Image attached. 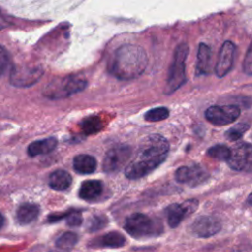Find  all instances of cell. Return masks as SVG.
<instances>
[{
  "instance_id": "obj_1",
  "label": "cell",
  "mask_w": 252,
  "mask_h": 252,
  "mask_svg": "<svg viewBox=\"0 0 252 252\" xmlns=\"http://www.w3.org/2000/svg\"><path fill=\"white\" fill-rule=\"evenodd\" d=\"M168 152L169 144L163 136L148 135L141 141L134 159L126 166L125 175L129 179H138L148 175L164 161Z\"/></svg>"
},
{
  "instance_id": "obj_2",
  "label": "cell",
  "mask_w": 252,
  "mask_h": 252,
  "mask_svg": "<svg viewBox=\"0 0 252 252\" xmlns=\"http://www.w3.org/2000/svg\"><path fill=\"white\" fill-rule=\"evenodd\" d=\"M148 65V56L137 44H123L118 47L109 61V73L119 80H133L140 77Z\"/></svg>"
},
{
  "instance_id": "obj_3",
  "label": "cell",
  "mask_w": 252,
  "mask_h": 252,
  "mask_svg": "<svg viewBox=\"0 0 252 252\" xmlns=\"http://www.w3.org/2000/svg\"><path fill=\"white\" fill-rule=\"evenodd\" d=\"M74 0H0V7L18 17L29 19L55 18Z\"/></svg>"
},
{
  "instance_id": "obj_4",
  "label": "cell",
  "mask_w": 252,
  "mask_h": 252,
  "mask_svg": "<svg viewBox=\"0 0 252 252\" xmlns=\"http://www.w3.org/2000/svg\"><path fill=\"white\" fill-rule=\"evenodd\" d=\"M124 228L132 237L137 239L152 238L163 232V225L158 219L142 213H134L125 220Z\"/></svg>"
},
{
  "instance_id": "obj_5",
  "label": "cell",
  "mask_w": 252,
  "mask_h": 252,
  "mask_svg": "<svg viewBox=\"0 0 252 252\" xmlns=\"http://www.w3.org/2000/svg\"><path fill=\"white\" fill-rule=\"evenodd\" d=\"M189 52V47L186 43H180L175 48L171 65L168 70L164 93L170 94L179 89L186 81L185 76V61Z\"/></svg>"
},
{
  "instance_id": "obj_6",
  "label": "cell",
  "mask_w": 252,
  "mask_h": 252,
  "mask_svg": "<svg viewBox=\"0 0 252 252\" xmlns=\"http://www.w3.org/2000/svg\"><path fill=\"white\" fill-rule=\"evenodd\" d=\"M88 82L79 76H68L55 79L44 89V95L51 99H60L82 92L86 89Z\"/></svg>"
},
{
  "instance_id": "obj_7",
  "label": "cell",
  "mask_w": 252,
  "mask_h": 252,
  "mask_svg": "<svg viewBox=\"0 0 252 252\" xmlns=\"http://www.w3.org/2000/svg\"><path fill=\"white\" fill-rule=\"evenodd\" d=\"M132 154L131 147L119 145L111 148L104 156L102 168L107 173H113L120 170L129 160Z\"/></svg>"
},
{
  "instance_id": "obj_8",
  "label": "cell",
  "mask_w": 252,
  "mask_h": 252,
  "mask_svg": "<svg viewBox=\"0 0 252 252\" xmlns=\"http://www.w3.org/2000/svg\"><path fill=\"white\" fill-rule=\"evenodd\" d=\"M240 114L238 106L228 105H212L205 112L206 119L214 125H227L235 121Z\"/></svg>"
},
{
  "instance_id": "obj_9",
  "label": "cell",
  "mask_w": 252,
  "mask_h": 252,
  "mask_svg": "<svg viewBox=\"0 0 252 252\" xmlns=\"http://www.w3.org/2000/svg\"><path fill=\"white\" fill-rule=\"evenodd\" d=\"M251 145L240 142L230 149L227 158L228 165L234 170H249L251 168Z\"/></svg>"
},
{
  "instance_id": "obj_10",
  "label": "cell",
  "mask_w": 252,
  "mask_h": 252,
  "mask_svg": "<svg viewBox=\"0 0 252 252\" xmlns=\"http://www.w3.org/2000/svg\"><path fill=\"white\" fill-rule=\"evenodd\" d=\"M43 70L40 67H14L11 71L10 82L18 88H27L34 85L42 76Z\"/></svg>"
},
{
  "instance_id": "obj_11",
  "label": "cell",
  "mask_w": 252,
  "mask_h": 252,
  "mask_svg": "<svg viewBox=\"0 0 252 252\" xmlns=\"http://www.w3.org/2000/svg\"><path fill=\"white\" fill-rule=\"evenodd\" d=\"M198 207V201L195 199L186 200L178 204L174 203L166 207L165 213L167 216V222L170 227H176L186 218V216L193 214Z\"/></svg>"
},
{
  "instance_id": "obj_12",
  "label": "cell",
  "mask_w": 252,
  "mask_h": 252,
  "mask_svg": "<svg viewBox=\"0 0 252 252\" xmlns=\"http://www.w3.org/2000/svg\"><path fill=\"white\" fill-rule=\"evenodd\" d=\"M209 177L207 170L199 164L185 165L179 167L175 171V179L179 183L188 184L190 186L199 185Z\"/></svg>"
},
{
  "instance_id": "obj_13",
  "label": "cell",
  "mask_w": 252,
  "mask_h": 252,
  "mask_svg": "<svg viewBox=\"0 0 252 252\" xmlns=\"http://www.w3.org/2000/svg\"><path fill=\"white\" fill-rule=\"evenodd\" d=\"M221 228L220 220L211 216H201L191 225V232L197 237H210L218 233Z\"/></svg>"
},
{
  "instance_id": "obj_14",
  "label": "cell",
  "mask_w": 252,
  "mask_h": 252,
  "mask_svg": "<svg viewBox=\"0 0 252 252\" xmlns=\"http://www.w3.org/2000/svg\"><path fill=\"white\" fill-rule=\"evenodd\" d=\"M235 45L231 41H225L220 47L218 61L216 64V74L218 77H224L232 68L235 57Z\"/></svg>"
},
{
  "instance_id": "obj_15",
  "label": "cell",
  "mask_w": 252,
  "mask_h": 252,
  "mask_svg": "<svg viewBox=\"0 0 252 252\" xmlns=\"http://www.w3.org/2000/svg\"><path fill=\"white\" fill-rule=\"evenodd\" d=\"M126 243L125 236L118 231H110L105 234L96 236L88 243L91 248H118Z\"/></svg>"
},
{
  "instance_id": "obj_16",
  "label": "cell",
  "mask_w": 252,
  "mask_h": 252,
  "mask_svg": "<svg viewBox=\"0 0 252 252\" xmlns=\"http://www.w3.org/2000/svg\"><path fill=\"white\" fill-rule=\"evenodd\" d=\"M103 191V184L99 180L91 179L86 180L81 184L79 189V197L85 201H94L97 200Z\"/></svg>"
},
{
  "instance_id": "obj_17",
  "label": "cell",
  "mask_w": 252,
  "mask_h": 252,
  "mask_svg": "<svg viewBox=\"0 0 252 252\" xmlns=\"http://www.w3.org/2000/svg\"><path fill=\"white\" fill-rule=\"evenodd\" d=\"M97 166L96 159L87 154L78 155L73 159V167L80 174H90L95 171Z\"/></svg>"
},
{
  "instance_id": "obj_18",
  "label": "cell",
  "mask_w": 252,
  "mask_h": 252,
  "mask_svg": "<svg viewBox=\"0 0 252 252\" xmlns=\"http://www.w3.org/2000/svg\"><path fill=\"white\" fill-rule=\"evenodd\" d=\"M72 183V176L69 172L63 169L53 171L48 178L49 186L56 191H66L70 188Z\"/></svg>"
},
{
  "instance_id": "obj_19",
  "label": "cell",
  "mask_w": 252,
  "mask_h": 252,
  "mask_svg": "<svg viewBox=\"0 0 252 252\" xmlns=\"http://www.w3.org/2000/svg\"><path fill=\"white\" fill-rule=\"evenodd\" d=\"M211 59H212L211 48L205 43H200L197 51V64H196V74L198 76L208 74L210 72Z\"/></svg>"
},
{
  "instance_id": "obj_20",
  "label": "cell",
  "mask_w": 252,
  "mask_h": 252,
  "mask_svg": "<svg viewBox=\"0 0 252 252\" xmlns=\"http://www.w3.org/2000/svg\"><path fill=\"white\" fill-rule=\"evenodd\" d=\"M57 139L54 137H49L43 140H38L31 143L28 147V154L31 157H35L39 155H46L52 152L57 146Z\"/></svg>"
},
{
  "instance_id": "obj_21",
  "label": "cell",
  "mask_w": 252,
  "mask_h": 252,
  "mask_svg": "<svg viewBox=\"0 0 252 252\" xmlns=\"http://www.w3.org/2000/svg\"><path fill=\"white\" fill-rule=\"evenodd\" d=\"M39 214V207L33 203L22 204L16 213V218L19 223L29 224L35 220Z\"/></svg>"
},
{
  "instance_id": "obj_22",
  "label": "cell",
  "mask_w": 252,
  "mask_h": 252,
  "mask_svg": "<svg viewBox=\"0 0 252 252\" xmlns=\"http://www.w3.org/2000/svg\"><path fill=\"white\" fill-rule=\"evenodd\" d=\"M80 125H81V128L84 131V133L87 135H92V134L97 133L103 127L102 120L98 116H94V115L86 117L81 122Z\"/></svg>"
},
{
  "instance_id": "obj_23",
  "label": "cell",
  "mask_w": 252,
  "mask_h": 252,
  "mask_svg": "<svg viewBox=\"0 0 252 252\" xmlns=\"http://www.w3.org/2000/svg\"><path fill=\"white\" fill-rule=\"evenodd\" d=\"M169 115V110L164 107V106H159V107H155L150 110H148L145 113V119L150 122H158L164 120L168 117Z\"/></svg>"
},
{
  "instance_id": "obj_24",
  "label": "cell",
  "mask_w": 252,
  "mask_h": 252,
  "mask_svg": "<svg viewBox=\"0 0 252 252\" xmlns=\"http://www.w3.org/2000/svg\"><path fill=\"white\" fill-rule=\"evenodd\" d=\"M230 149L225 145H215L207 151V155L218 160H227L229 157Z\"/></svg>"
},
{
  "instance_id": "obj_25",
  "label": "cell",
  "mask_w": 252,
  "mask_h": 252,
  "mask_svg": "<svg viewBox=\"0 0 252 252\" xmlns=\"http://www.w3.org/2000/svg\"><path fill=\"white\" fill-rule=\"evenodd\" d=\"M78 242V235L74 232L71 231H67L65 233H63L62 235H60L55 244L58 248H62V249H70L73 246H75V244Z\"/></svg>"
},
{
  "instance_id": "obj_26",
  "label": "cell",
  "mask_w": 252,
  "mask_h": 252,
  "mask_svg": "<svg viewBox=\"0 0 252 252\" xmlns=\"http://www.w3.org/2000/svg\"><path fill=\"white\" fill-rule=\"evenodd\" d=\"M248 129H249V124L245 123V122H241V123H238V124L232 126L231 128H229L224 133V136L229 141H236V140L240 139Z\"/></svg>"
},
{
  "instance_id": "obj_27",
  "label": "cell",
  "mask_w": 252,
  "mask_h": 252,
  "mask_svg": "<svg viewBox=\"0 0 252 252\" xmlns=\"http://www.w3.org/2000/svg\"><path fill=\"white\" fill-rule=\"evenodd\" d=\"M107 224V219L103 215H95L94 216L89 222V230L96 231L103 228Z\"/></svg>"
},
{
  "instance_id": "obj_28",
  "label": "cell",
  "mask_w": 252,
  "mask_h": 252,
  "mask_svg": "<svg viewBox=\"0 0 252 252\" xmlns=\"http://www.w3.org/2000/svg\"><path fill=\"white\" fill-rule=\"evenodd\" d=\"M66 220H67V224L70 226H80L82 224L83 218L79 211L71 210L68 216L66 217Z\"/></svg>"
},
{
  "instance_id": "obj_29",
  "label": "cell",
  "mask_w": 252,
  "mask_h": 252,
  "mask_svg": "<svg viewBox=\"0 0 252 252\" xmlns=\"http://www.w3.org/2000/svg\"><path fill=\"white\" fill-rule=\"evenodd\" d=\"M9 55L7 51L2 46H0V75H3L6 72L7 68L9 67Z\"/></svg>"
},
{
  "instance_id": "obj_30",
  "label": "cell",
  "mask_w": 252,
  "mask_h": 252,
  "mask_svg": "<svg viewBox=\"0 0 252 252\" xmlns=\"http://www.w3.org/2000/svg\"><path fill=\"white\" fill-rule=\"evenodd\" d=\"M243 71L247 75H251L252 73V52H251V46L248 47L244 61H243Z\"/></svg>"
},
{
  "instance_id": "obj_31",
  "label": "cell",
  "mask_w": 252,
  "mask_h": 252,
  "mask_svg": "<svg viewBox=\"0 0 252 252\" xmlns=\"http://www.w3.org/2000/svg\"><path fill=\"white\" fill-rule=\"evenodd\" d=\"M3 223H4V217H3V215L0 213V228L3 226Z\"/></svg>"
}]
</instances>
